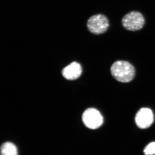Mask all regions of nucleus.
Segmentation results:
<instances>
[{
  "instance_id": "nucleus-2",
  "label": "nucleus",
  "mask_w": 155,
  "mask_h": 155,
  "mask_svg": "<svg viewBox=\"0 0 155 155\" xmlns=\"http://www.w3.org/2000/svg\"><path fill=\"white\" fill-rule=\"evenodd\" d=\"M122 23L125 29L131 31L139 30L145 23L144 17L137 11H132L125 15L122 19Z\"/></svg>"
},
{
  "instance_id": "nucleus-3",
  "label": "nucleus",
  "mask_w": 155,
  "mask_h": 155,
  "mask_svg": "<svg viewBox=\"0 0 155 155\" xmlns=\"http://www.w3.org/2000/svg\"><path fill=\"white\" fill-rule=\"evenodd\" d=\"M109 26L107 18L102 14H97L92 16L87 22L89 31L94 34L100 35L104 33Z\"/></svg>"
},
{
  "instance_id": "nucleus-5",
  "label": "nucleus",
  "mask_w": 155,
  "mask_h": 155,
  "mask_svg": "<svg viewBox=\"0 0 155 155\" xmlns=\"http://www.w3.org/2000/svg\"><path fill=\"white\" fill-rule=\"evenodd\" d=\"M137 125L141 129L150 127L154 121V116L152 111L148 108H143L137 112L135 116Z\"/></svg>"
},
{
  "instance_id": "nucleus-4",
  "label": "nucleus",
  "mask_w": 155,
  "mask_h": 155,
  "mask_svg": "<svg viewBox=\"0 0 155 155\" xmlns=\"http://www.w3.org/2000/svg\"><path fill=\"white\" fill-rule=\"evenodd\" d=\"M82 121L87 127L96 129L102 125L104 119L99 111L94 108H89L84 112Z\"/></svg>"
},
{
  "instance_id": "nucleus-1",
  "label": "nucleus",
  "mask_w": 155,
  "mask_h": 155,
  "mask_svg": "<svg viewBox=\"0 0 155 155\" xmlns=\"http://www.w3.org/2000/svg\"><path fill=\"white\" fill-rule=\"evenodd\" d=\"M111 74L118 81L127 83L131 81L135 75V69L129 62L117 61L112 65Z\"/></svg>"
},
{
  "instance_id": "nucleus-8",
  "label": "nucleus",
  "mask_w": 155,
  "mask_h": 155,
  "mask_svg": "<svg viewBox=\"0 0 155 155\" xmlns=\"http://www.w3.org/2000/svg\"><path fill=\"white\" fill-rule=\"evenodd\" d=\"M144 153L146 155H154L155 154V142L150 143L146 147L144 150Z\"/></svg>"
},
{
  "instance_id": "nucleus-6",
  "label": "nucleus",
  "mask_w": 155,
  "mask_h": 155,
  "mask_svg": "<svg viewBox=\"0 0 155 155\" xmlns=\"http://www.w3.org/2000/svg\"><path fill=\"white\" fill-rule=\"evenodd\" d=\"M82 72L80 64L77 62H73L64 68L62 74L68 80H75L80 77Z\"/></svg>"
},
{
  "instance_id": "nucleus-7",
  "label": "nucleus",
  "mask_w": 155,
  "mask_h": 155,
  "mask_svg": "<svg viewBox=\"0 0 155 155\" xmlns=\"http://www.w3.org/2000/svg\"><path fill=\"white\" fill-rule=\"evenodd\" d=\"M1 155H18V150L16 146L11 142H5L1 147Z\"/></svg>"
}]
</instances>
